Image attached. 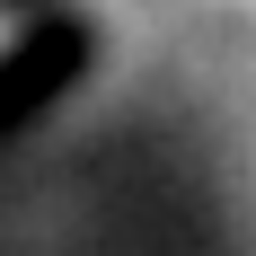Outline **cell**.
Listing matches in <instances>:
<instances>
[{"label": "cell", "mask_w": 256, "mask_h": 256, "mask_svg": "<svg viewBox=\"0 0 256 256\" xmlns=\"http://www.w3.org/2000/svg\"><path fill=\"white\" fill-rule=\"evenodd\" d=\"M88 53H98L88 18H71V9H44V18H26V36L0 53V132L36 124L53 98H71V80L88 71Z\"/></svg>", "instance_id": "1"}, {"label": "cell", "mask_w": 256, "mask_h": 256, "mask_svg": "<svg viewBox=\"0 0 256 256\" xmlns=\"http://www.w3.org/2000/svg\"><path fill=\"white\" fill-rule=\"evenodd\" d=\"M0 9H36V18H44V0H0Z\"/></svg>", "instance_id": "2"}]
</instances>
